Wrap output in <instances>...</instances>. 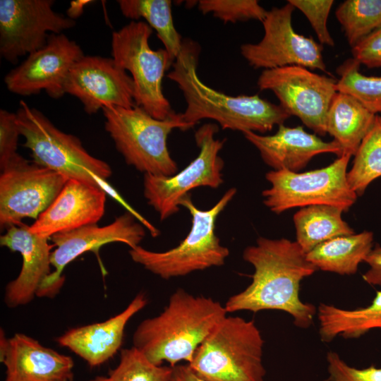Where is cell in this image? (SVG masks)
Segmentation results:
<instances>
[{"mask_svg":"<svg viewBox=\"0 0 381 381\" xmlns=\"http://www.w3.org/2000/svg\"><path fill=\"white\" fill-rule=\"evenodd\" d=\"M294 9L287 1L283 6L267 11L262 22V40L255 44H242V56L255 68L267 70L300 66L329 73L323 60L322 44L294 30L291 20Z\"/></svg>","mask_w":381,"mask_h":381,"instance_id":"obj_12","label":"cell"},{"mask_svg":"<svg viewBox=\"0 0 381 381\" xmlns=\"http://www.w3.org/2000/svg\"><path fill=\"white\" fill-rule=\"evenodd\" d=\"M6 229L0 237L1 246L20 253L23 258L19 274L7 284L4 292L6 306L16 308L32 301L52 272L51 254L54 246L49 243V238L32 234L23 222Z\"/></svg>","mask_w":381,"mask_h":381,"instance_id":"obj_20","label":"cell"},{"mask_svg":"<svg viewBox=\"0 0 381 381\" xmlns=\"http://www.w3.org/2000/svg\"><path fill=\"white\" fill-rule=\"evenodd\" d=\"M339 207L318 205L301 208L293 217L296 242L307 254L320 243L355 234L341 217Z\"/></svg>","mask_w":381,"mask_h":381,"instance_id":"obj_26","label":"cell"},{"mask_svg":"<svg viewBox=\"0 0 381 381\" xmlns=\"http://www.w3.org/2000/svg\"><path fill=\"white\" fill-rule=\"evenodd\" d=\"M19 128L16 113L0 110V169H5L20 155L17 152Z\"/></svg>","mask_w":381,"mask_h":381,"instance_id":"obj_35","label":"cell"},{"mask_svg":"<svg viewBox=\"0 0 381 381\" xmlns=\"http://www.w3.org/2000/svg\"><path fill=\"white\" fill-rule=\"evenodd\" d=\"M360 65L350 59L338 68L337 91L351 95L374 114H381V76L363 75Z\"/></svg>","mask_w":381,"mask_h":381,"instance_id":"obj_31","label":"cell"},{"mask_svg":"<svg viewBox=\"0 0 381 381\" xmlns=\"http://www.w3.org/2000/svg\"><path fill=\"white\" fill-rule=\"evenodd\" d=\"M53 0H0V54L16 64L41 49L52 34H61L76 22L54 11Z\"/></svg>","mask_w":381,"mask_h":381,"instance_id":"obj_14","label":"cell"},{"mask_svg":"<svg viewBox=\"0 0 381 381\" xmlns=\"http://www.w3.org/2000/svg\"><path fill=\"white\" fill-rule=\"evenodd\" d=\"M64 92L78 99L88 114L105 107L135 106L133 80L112 58L83 56L71 68Z\"/></svg>","mask_w":381,"mask_h":381,"instance_id":"obj_17","label":"cell"},{"mask_svg":"<svg viewBox=\"0 0 381 381\" xmlns=\"http://www.w3.org/2000/svg\"><path fill=\"white\" fill-rule=\"evenodd\" d=\"M87 381H173V368L151 363L132 346L121 349L119 364L107 375L96 376Z\"/></svg>","mask_w":381,"mask_h":381,"instance_id":"obj_30","label":"cell"},{"mask_svg":"<svg viewBox=\"0 0 381 381\" xmlns=\"http://www.w3.org/2000/svg\"><path fill=\"white\" fill-rule=\"evenodd\" d=\"M243 258L254 267L252 282L228 298L226 312L281 310L292 317L297 327H310L317 310L301 300L300 284L318 269L298 243L284 238L259 237L255 245L245 248Z\"/></svg>","mask_w":381,"mask_h":381,"instance_id":"obj_1","label":"cell"},{"mask_svg":"<svg viewBox=\"0 0 381 381\" xmlns=\"http://www.w3.org/2000/svg\"><path fill=\"white\" fill-rule=\"evenodd\" d=\"M236 193L235 188L228 189L214 205L206 210L198 208L188 195L180 202L192 217L191 228L186 238L177 246L163 252L149 250L140 246L130 248L132 260L164 279L223 265L229 250L221 244L215 233V224Z\"/></svg>","mask_w":381,"mask_h":381,"instance_id":"obj_4","label":"cell"},{"mask_svg":"<svg viewBox=\"0 0 381 381\" xmlns=\"http://www.w3.org/2000/svg\"><path fill=\"white\" fill-rule=\"evenodd\" d=\"M104 128L127 164L144 174L170 176L178 171L171 157L167 138L174 129L186 131L195 126L181 114L159 120L143 109L109 106L102 109Z\"/></svg>","mask_w":381,"mask_h":381,"instance_id":"obj_5","label":"cell"},{"mask_svg":"<svg viewBox=\"0 0 381 381\" xmlns=\"http://www.w3.org/2000/svg\"><path fill=\"white\" fill-rule=\"evenodd\" d=\"M218 131L216 123H207L195 131L199 153L180 171L170 176L144 174V197L159 214L161 221L177 213L182 199L194 188H217L223 183L224 161L219 152L226 139L215 138Z\"/></svg>","mask_w":381,"mask_h":381,"instance_id":"obj_10","label":"cell"},{"mask_svg":"<svg viewBox=\"0 0 381 381\" xmlns=\"http://www.w3.org/2000/svg\"><path fill=\"white\" fill-rule=\"evenodd\" d=\"M172 368L173 381H207L198 377L188 364H178Z\"/></svg>","mask_w":381,"mask_h":381,"instance_id":"obj_38","label":"cell"},{"mask_svg":"<svg viewBox=\"0 0 381 381\" xmlns=\"http://www.w3.org/2000/svg\"><path fill=\"white\" fill-rule=\"evenodd\" d=\"M369 269L363 274V280L372 286H381V245H376L365 258Z\"/></svg>","mask_w":381,"mask_h":381,"instance_id":"obj_37","label":"cell"},{"mask_svg":"<svg viewBox=\"0 0 381 381\" xmlns=\"http://www.w3.org/2000/svg\"><path fill=\"white\" fill-rule=\"evenodd\" d=\"M319 334L322 341L328 343L337 336L358 339L375 329L381 330V291L364 308L343 309L321 303L317 309Z\"/></svg>","mask_w":381,"mask_h":381,"instance_id":"obj_24","label":"cell"},{"mask_svg":"<svg viewBox=\"0 0 381 381\" xmlns=\"http://www.w3.org/2000/svg\"><path fill=\"white\" fill-rule=\"evenodd\" d=\"M373 238L369 231L339 236L316 246L306 254L307 258L318 270L354 274L373 249Z\"/></svg>","mask_w":381,"mask_h":381,"instance_id":"obj_25","label":"cell"},{"mask_svg":"<svg viewBox=\"0 0 381 381\" xmlns=\"http://www.w3.org/2000/svg\"><path fill=\"white\" fill-rule=\"evenodd\" d=\"M68 179L49 169L30 162L20 155L0 176V225L7 228L35 220L62 190Z\"/></svg>","mask_w":381,"mask_h":381,"instance_id":"obj_13","label":"cell"},{"mask_svg":"<svg viewBox=\"0 0 381 381\" xmlns=\"http://www.w3.org/2000/svg\"><path fill=\"white\" fill-rule=\"evenodd\" d=\"M198 8L224 23L255 20L262 22L267 11L256 0H200Z\"/></svg>","mask_w":381,"mask_h":381,"instance_id":"obj_32","label":"cell"},{"mask_svg":"<svg viewBox=\"0 0 381 381\" xmlns=\"http://www.w3.org/2000/svg\"><path fill=\"white\" fill-rule=\"evenodd\" d=\"M123 16L131 20L144 19L162 42L174 64L180 54L183 40L176 30L170 0H119Z\"/></svg>","mask_w":381,"mask_h":381,"instance_id":"obj_27","label":"cell"},{"mask_svg":"<svg viewBox=\"0 0 381 381\" xmlns=\"http://www.w3.org/2000/svg\"><path fill=\"white\" fill-rule=\"evenodd\" d=\"M352 47L381 27V0H346L335 11Z\"/></svg>","mask_w":381,"mask_h":381,"instance_id":"obj_29","label":"cell"},{"mask_svg":"<svg viewBox=\"0 0 381 381\" xmlns=\"http://www.w3.org/2000/svg\"><path fill=\"white\" fill-rule=\"evenodd\" d=\"M327 381H381V368L370 365L365 368H356L348 365L334 351H328L326 356Z\"/></svg>","mask_w":381,"mask_h":381,"instance_id":"obj_34","label":"cell"},{"mask_svg":"<svg viewBox=\"0 0 381 381\" xmlns=\"http://www.w3.org/2000/svg\"><path fill=\"white\" fill-rule=\"evenodd\" d=\"M23 146L33 162L74 179L104 188L111 176V167L90 155L80 140L58 128L42 111L21 100L16 113Z\"/></svg>","mask_w":381,"mask_h":381,"instance_id":"obj_7","label":"cell"},{"mask_svg":"<svg viewBox=\"0 0 381 381\" xmlns=\"http://www.w3.org/2000/svg\"><path fill=\"white\" fill-rule=\"evenodd\" d=\"M353 59L368 68L381 67V27L352 47Z\"/></svg>","mask_w":381,"mask_h":381,"instance_id":"obj_36","label":"cell"},{"mask_svg":"<svg viewBox=\"0 0 381 381\" xmlns=\"http://www.w3.org/2000/svg\"><path fill=\"white\" fill-rule=\"evenodd\" d=\"M337 80L300 66L264 70L258 77L260 90H271L279 105L315 134L327 133V112L337 94Z\"/></svg>","mask_w":381,"mask_h":381,"instance_id":"obj_11","label":"cell"},{"mask_svg":"<svg viewBox=\"0 0 381 381\" xmlns=\"http://www.w3.org/2000/svg\"><path fill=\"white\" fill-rule=\"evenodd\" d=\"M147 303L145 294L138 293L119 314L103 322L71 328L56 340L59 345L83 358L90 368L99 366L121 351L127 323Z\"/></svg>","mask_w":381,"mask_h":381,"instance_id":"obj_21","label":"cell"},{"mask_svg":"<svg viewBox=\"0 0 381 381\" xmlns=\"http://www.w3.org/2000/svg\"><path fill=\"white\" fill-rule=\"evenodd\" d=\"M308 18L320 44L334 46V42L327 29V18L334 4L332 0H289Z\"/></svg>","mask_w":381,"mask_h":381,"instance_id":"obj_33","label":"cell"},{"mask_svg":"<svg viewBox=\"0 0 381 381\" xmlns=\"http://www.w3.org/2000/svg\"><path fill=\"white\" fill-rule=\"evenodd\" d=\"M84 56L80 46L64 33L50 34L45 46L5 75L4 83L16 95L30 96L44 90L51 98L60 99L71 68Z\"/></svg>","mask_w":381,"mask_h":381,"instance_id":"obj_16","label":"cell"},{"mask_svg":"<svg viewBox=\"0 0 381 381\" xmlns=\"http://www.w3.org/2000/svg\"><path fill=\"white\" fill-rule=\"evenodd\" d=\"M152 28L143 20H131L111 35V54L116 64L131 73L134 101L152 117L164 120L176 114L164 96L162 82L173 65L167 52L152 49Z\"/></svg>","mask_w":381,"mask_h":381,"instance_id":"obj_8","label":"cell"},{"mask_svg":"<svg viewBox=\"0 0 381 381\" xmlns=\"http://www.w3.org/2000/svg\"><path fill=\"white\" fill-rule=\"evenodd\" d=\"M107 193L101 187L68 179L29 229L33 234L50 238L57 234L97 224L104 214Z\"/></svg>","mask_w":381,"mask_h":381,"instance_id":"obj_18","label":"cell"},{"mask_svg":"<svg viewBox=\"0 0 381 381\" xmlns=\"http://www.w3.org/2000/svg\"><path fill=\"white\" fill-rule=\"evenodd\" d=\"M380 176L381 114H378L354 155L347 178L352 190L362 195L370 183Z\"/></svg>","mask_w":381,"mask_h":381,"instance_id":"obj_28","label":"cell"},{"mask_svg":"<svg viewBox=\"0 0 381 381\" xmlns=\"http://www.w3.org/2000/svg\"><path fill=\"white\" fill-rule=\"evenodd\" d=\"M227 312L219 301L178 289L157 315L143 320L133 335V346L151 363L171 368L190 363L198 346Z\"/></svg>","mask_w":381,"mask_h":381,"instance_id":"obj_3","label":"cell"},{"mask_svg":"<svg viewBox=\"0 0 381 381\" xmlns=\"http://www.w3.org/2000/svg\"><path fill=\"white\" fill-rule=\"evenodd\" d=\"M375 115L351 95L337 92L327 112V133L341 147L342 155L354 156Z\"/></svg>","mask_w":381,"mask_h":381,"instance_id":"obj_23","label":"cell"},{"mask_svg":"<svg viewBox=\"0 0 381 381\" xmlns=\"http://www.w3.org/2000/svg\"><path fill=\"white\" fill-rule=\"evenodd\" d=\"M145 228L134 214L127 211L104 226L91 224L53 235L49 239L56 247L51 254L54 270L42 284L37 296L54 297L64 283V268L87 251L97 252L103 245L113 242L125 243L130 248L140 246L145 236Z\"/></svg>","mask_w":381,"mask_h":381,"instance_id":"obj_15","label":"cell"},{"mask_svg":"<svg viewBox=\"0 0 381 381\" xmlns=\"http://www.w3.org/2000/svg\"><path fill=\"white\" fill-rule=\"evenodd\" d=\"M199 44L185 40L181 51L167 74L181 90L186 103L183 120L194 126L211 119L222 129L265 133L284 124L291 116L279 104L254 95L231 96L205 85L198 77Z\"/></svg>","mask_w":381,"mask_h":381,"instance_id":"obj_2","label":"cell"},{"mask_svg":"<svg viewBox=\"0 0 381 381\" xmlns=\"http://www.w3.org/2000/svg\"><path fill=\"white\" fill-rule=\"evenodd\" d=\"M263 346L253 320L226 315L198 346L188 365L207 381H265Z\"/></svg>","mask_w":381,"mask_h":381,"instance_id":"obj_6","label":"cell"},{"mask_svg":"<svg viewBox=\"0 0 381 381\" xmlns=\"http://www.w3.org/2000/svg\"><path fill=\"white\" fill-rule=\"evenodd\" d=\"M274 135H263L248 131L246 139L259 151L264 162L273 170L285 169L298 172L315 156L322 153L342 155L339 144L332 140L326 142L316 134L306 132L302 126H278Z\"/></svg>","mask_w":381,"mask_h":381,"instance_id":"obj_22","label":"cell"},{"mask_svg":"<svg viewBox=\"0 0 381 381\" xmlns=\"http://www.w3.org/2000/svg\"><path fill=\"white\" fill-rule=\"evenodd\" d=\"M351 157L342 155L327 167L302 173L285 169L268 171L265 178L271 187L262 193L264 204L276 214L318 205L347 212L358 196L347 178Z\"/></svg>","mask_w":381,"mask_h":381,"instance_id":"obj_9","label":"cell"},{"mask_svg":"<svg viewBox=\"0 0 381 381\" xmlns=\"http://www.w3.org/2000/svg\"><path fill=\"white\" fill-rule=\"evenodd\" d=\"M0 361L6 367L4 381H73L71 356L22 333L7 338L1 329Z\"/></svg>","mask_w":381,"mask_h":381,"instance_id":"obj_19","label":"cell"}]
</instances>
